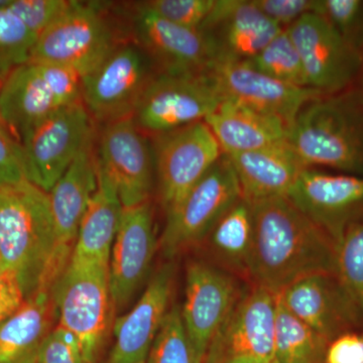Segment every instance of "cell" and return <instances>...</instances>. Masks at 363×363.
<instances>
[{
	"mask_svg": "<svg viewBox=\"0 0 363 363\" xmlns=\"http://www.w3.org/2000/svg\"><path fill=\"white\" fill-rule=\"evenodd\" d=\"M123 210L116 184L97 157L96 189L79 226L72 255L109 262Z\"/></svg>",
	"mask_w": 363,
	"mask_h": 363,
	"instance_id": "obj_27",
	"label": "cell"
},
{
	"mask_svg": "<svg viewBox=\"0 0 363 363\" xmlns=\"http://www.w3.org/2000/svg\"><path fill=\"white\" fill-rule=\"evenodd\" d=\"M222 100L209 72L157 73L143 93L133 119L143 133L160 135L205 121Z\"/></svg>",
	"mask_w": 363,
	"mask_h": 363,
	"instance_id": "obj_8",
	"label": "cell"
},
{
	"mask_svg": "<svg viewBox=\"0 0 363 363\" xmlns=\"http://www.w3.org/2000/svg\"><path fill=\"white\" fill-rule=\"evenodd\" d=\"M57 247L49 193L28 180L0 184V269L18 274L26 298L52 290L65 271Z\"/></svg>",
	"mask_w": 363,
	"mask_h": 363,
	"instance_id": "obj_2",
	"label": "cell"
},
{
	"mask_svg": "<svg viewBox=\"0 0 363 363\" xmlns=\"http://www.w3.org/2000/svg\"><path fill=\"white\" fill-rule=\"evenodd\" d=\"M26 300L20 277L13 269H0V323L13 314Z\"/></svg>",
	"mask_w": 363,
	"mask_h": 363,
	"instance_id": "obj_42",
	"label": "cell"
},
{
	"mask_svg": "<svg viewBox=\"0 0 363 363\" xmlns=\"http://www.w3.org/2000/svg\"><path fill=\"white\" fill-rule=\"evenodd\" d=\"M199 30L211 43L215 62H245L284 28L262 13L252 0H215Z\"/></svg>",
	"mask_w": 363,
	"mask_h": 363,
	"instance_id": "obj_20",
	"label": "cell"
},
{
	"mask_svg": "<svg viewBox=\"0 0 363 363\" xmlns=\"http://www.w3.org/2000/svg\"><path fill=\"white\" fill-rule=\"evenodd\" d=\"M11 0H0V9H4V7L9 6V4H11Z\"/></svg>",
	"mask_w": 363,
	"mask_h": 363,
	"instance_id": "obj_45",
	"label": "cell"
},
{
	"mask_svg": "<svg viewBox=\"0 0 363 363\" xmlns=\"http://www.w3.org/2000/svg\"><path fill=\"white\" fill-rule=\"evenodd\" d=\"M286 197L337 245L346 228L363 217V176L305 168Z\"/></svg>",
	"mask_w": 363,
	"mask_h": 363,
	"instance_id": "obj_14",
	"label": "cell"
},
{
	"mask_svg": "<svg viewBox=\"0 0 363 363\" xmlns=\"http://www.w3.org/2000/svg\"><path fill=\"white\" fill-rule=\"evenodd\" d=\"M253 4L283 28L307 13H314L316 0H252Z\"/></svg>",
	"mask_w": 363,
	"mask_h": 363,
	"instance_id": "obj_40",
	"label": "cell"
},
{
	"mask_svg": "<svg viewBox=\"0 0 363 363\" xmlns=\"http://www.w3.org/2000/svg\"><path fill=\"white\" fill-rule=\"evenodd\" d=\"M208 72L223 99L274 117L285 123L289 130L306 105L324 96L312 88L286 84L269 77L245 62H215Z\"/></svg>",
	"mask_w": 363,
	"mask_h": 363,
	"instance_id": "obj_15",
	"label": "cell"
},
{
	"mask_svg": "<svg viewBox=\"0 0 363 363\" xmlns=\"http://www.w3.org/2000/svg\"><path fill=\"white\" fill-rule=\"evenodd\" d=\"M288 143L305 168L363 176V94L357 86L306 105Z\"/></svg>",
	"mask_w": 363,
	"mask_h": 363,
	"instance_id": "obj_3",
	"label": "cell"
},
{
	"mask_svg": "<svg viewBox=\"0 0 363 363\" xmlns=\"http://www.w3.org/2000/svg\"><path fill=\"white\" fill-rule=\"evenodd\" d=\"M215 0H150L140 6L164 20L189 28H200Z\"/></svg>",
	"mask_w": 363,
	"mask_h": 363,
	"instance_id": "obj_35",
	"label": "cell"
},
{
	"mask_svg": "<svg viewBox=\"0 0 363 363\" xmlns=\"http://www.w3.org/2000/svg\"><path fill=\"white\" fill-rule=\"evenodd\" d=\"M314 13L328 21L362 55L363 0H316Z\"/></svg>",
	"mask_w": 363,
	"mask_h": 363,
	"instance_id": "obj_34",
	"label": "cell"
},
{
	"mask_svg": "<svg viewBox=\"0 0 363 363\" xmlns=\"http://www.w3.org/2000/svg\"><path fill=\"white\" fill-rule=\"evenodd\" d=\"M121 43L99 4L74 1L38 37L28 62L66 66L82 78Z\"/></svg>",
	"mask_w": 363,
	"mask_h": 363,
	"instance_id": "obj_5",
	"label": "cell"
},
{
	"mask_svg": "<svg viewBox=\"0 0 363 363\" xmlns=\"http://www.w3.org/2000/svg\"><path fill=\"white\" fill-rule=\"evenodd\" d=\"M145 363H204L189 337L179 306L169 310Z\"/></svg>",
	"mask_w": 363,
	"mask_h": 363,
	"instance_id": "obj_32",
	"label": "cell"
},
{
	"mask_svg": "<svg viewBox=\"0 0 363 363\" xmlns=\"http://www.w3.org/2000/svg\"><path fill=\"white\" fill-rule=\"evenodd\" d=\"M324 363H363V332H346L331 340Z\"/></svg>",
	"mask_w": 363,
	"mask_h": 363,
	"instance_id": "obj_41",
	"label": "cell"
},
{
	"mask_svg": "<svg viewBox=\"0 0 363 363\" xmlns=\"http://www.w3.org/2000/svg\"><path fill=\"white\" fill-rule=\"evenodd\" d=\"M329 341L283 305L277 294L274 322L276 363H324Z\"/></svg>",
	"mask_w": 363,
	"mask_h": 363,
	"instance_id": "obj_28",
	"label": "cell"
},
{
	"mask_svg": "<svg viewBox=\"0 0 363 363\" xmlns=\"http://www.w3.org/2000/svg\"><path fill=\"white\" fill-rule=\"evenodd\" d=\"M38 35L6 7L0 9V76L30 60Z\"/></svg>",
	"mask_w": 363,
	"mask_h": 363,
	"instance_id": "obj_33",
	"label": "cell"
},
{
	"mask_svg": "<svg viewBox=\"0 0 363 363\" xmlns=\"http://www.w3.org/2000/svg\"><path fill=\"white\" fill-rule=\"evenodd\" d=\"M93 142L94 133L49 192L58 240L56 262L62 266L70 262L79 226L96 189L97 155Z\"/></svg>",
	"mask_w": 363,
	"mask_h": 363,
	"instance_id": "obj_21",
	"label": "cell"
},
{
	"mask_svg": "<svg viewBox=\"0 0 363 363\" xmlns=\"http://www.w3.org/2000/svg\"><path fill=\"white\" fill-rule=\"evenodd\" d=\"M205 123L225 156L252 152L288 140L289 128L279 119L223 99Z\"/></svg>",
	"mask_w": 363,
	"mask_h": 363,
	"instance_id": "obj_24",
	"label": "cell"
},
{
	"mask_svg": "<svg viewBox=\"0 0 363 363\" xmlns=\"http://www.w3.org/2000/svg\"><path fill=\"white\" fill-rule=\"evenodd\" d=\"M28 180L23 147L6 125L0 123V184Z\"/></svg>",
	"mask_w": 363,
	"mask_h": 363,
	"instance_id": "obj_39",
	"label": "cell"
},
{
	"mask_svg": "<svg viewBox=\"0 0 363 363\" xmlns=\"http://www.w3.org/2000/svg\"><path fill=\"white\" fill-rule=\"evenodd\" d=\"M97 157L116 184L124 208L149 202L154 175L152 145L133 116L104 124Z\"/></svg>",
	"mask_w": 363,
	"mask_h": 363,
	"instance_id": "obj_16",
	"label": "cell"
},
{
	"mask_svg": "<svg viewBox=\"0 0 363 363\" xmlns=\"http://www.w3.org/2000/svg\"><path fill=\"white\" fill-rule=\"evenodd\" d=\"M226 157L238 177L242 197L250 202L288 196L305 169L288 140Z\"/></svg>",
	"mask_w": 363,
	"mask_h": 363,
	"instance_id": "obj_23",
	"label": "cell"
},
{
	"mask_svg": "<svg viewBox=\"0 0 363 363\" xmlns=\"http://www.w3.org/2000/svg\"><path fill=\"white\" fill-rule=\"evenodd\" d=\"M59 108L37 64L26 62L7 74L0 95V112L18 142Z\"/></svg>",
	"mask_w": 363,
	"mask_h": 363,
	"instance_id": "obj_25",
	"label": "cell"
},
{
	"mask_svg": "<svg viewBox=\"0 0 363 363\" xmlns=\"http://www.w3.org/2000/svg\"><path fill=\"white\" fill-rule=\"evenodd\" d=\"M277 294L294 316L329 342L363 325L357 306L335 274H310Z\"/></svg>",
	"mask_w": 363,
	"mask_h": 363,
	"instance_id": "obj_17",
	"label": "cell"
},
{
	"mask_svg": "<svg viewBox=\"0 0 363 363\" xmlns=\"http://www.w3.org/2000/svg\"><path fill=\"white\" fill-rule=\"evenodd\" d=\"M145 362H140V363H145Z\"/></svg>",
	"mask_w": 363,
	"mask_h": 363,
	"instance_id": "obj_46",
	"label": "cell"
},
{
	"mask_svg": "<svg viewBox=\"0 0 363 363\" xmlns=\"http://www.w3.org/2000/svg\"><path fill=\"white\" fill-rule=\"evenodd\" d=\"M277 293L255 286L240 300L215 334L204 363H276Z\"/></svg>",
	"mask_w": 363,
	"mask_h": 363,
	"instance_id": "obj_12",
	"label": "cell"
},
{
	"mask_svg": "<svg viewBox=\"0 0 363 363\" xmlns=\"http://www.w3.org/2000/svg\"><path fill=\"white\" fill-rule=\"evenodd\" d=\"M93 133L82 101L55 111L21 140L28 180L49 193Z\"/></svg>",
	"mask_w": 363,
	"mask_h": 363,
	"instance_id": "obj_11",
	"label": "cell"
},
{
	"mask_svg": "<svg viewBox=\"0 0 363 363\" xmlns=\"http://www.w3.org/2000/svg\"><path fill=\"white\" fill-rule=\"evenodd\" d=\"M152 136L160 197L168 212L206 175L223 154L204 121Z\"/></svg>",
	"mask_w": 363,
	"mask_h": 363,
	"instance_id": "obj_9",
	"label": "cell"
},
{
	"mask_svg": "<svg viewBox=\"0 0 363 363\" xmlns=\"http://www.w3.org/2000/svg\"><path fill=\"white\" fill-rule=\"evenodd\" d=\"M58 318L52 290L26 298L0 323V363H35L43 341Z\"/></svg>",
	"mask_w": 363,
	"mask_h": 363,
	"instance_id": "obj_26",
	"label": "cell"
},
{
	"mask_svg": "<svg viewBox=\"0 0 363 363\" xmlns=\"http://www.w3.org/2000/svg\"><path fill=\"white\" fill-rule=\"evenodd\" d=\"M242 198L238 177L225 155L167 212L161 247L167 257L203 240Z\"/></svg>",
	"mask_w": 363,
	"mask_h": 363,
	"instance_id": "obj_7",
	"label": "cell"
},
{
	"mask_svg": "<svg viewBox=\"0 0 363 363\" xmlns=\"http://www.w3.org/2000/svg\"><path fill=\"white\" fill-rule=\"evenodd\" d=\"M245 63L281 82L308 87L302 61L286 28Z\"/></svg>",
	"mask_w": 363,
	"mask_h": 363,
	"instance_id": "obj_30",
	"label": "cell"
},
{
	"mask_svg": "<svg viewBox=\"0 0 363 363\" xmlns=\"http://www.w3.org/2000/svg\"><path fill=\"white\" fill-rule=\"evenodd\" d=\"M357 87L363 94V51L362 52V68H360L359 77H358Z\"/></svg>",
	"mask_w": 363,
	"mask_h": 363,
	"instance_id": "obj_43",
	"label": "cell"
},
{
	"mask_svg": "<svg viewBox=\"0 0 363 363\" xmlns=\"http://www.w3.org/2000/svg\"><path fill=\"white\" fill-rule=\"evenodd\" d=\"M133 42L149 57L157 73H207L215 62L211 43L199 28L164 20L136 6L130 21Z\"/></svg>",
	"mask_w": 363,
	"mask_h": 363,
	"instance_id": "obj_13",
	"label": "cell"
},
{
	"mask_svg": "<svg viewBox=\"0 0 363 363\" xmlns=\"http://www.w3.org/2000/svg\"><path fill=\"white\" fill-rule=\"evenodd\" d=\"M52 296L58 325L77 338L86 362L96 363L114 311L109 262L72 255L52 288Z\"/></svg>",
	"mask_w": 363,
	"mask_h": 363,
	"instance_id": "obj_4",
	"label": "cell"
},
{
	"mask_svg": "<svg viewBox=\"0 0 363 363\" xmlns=\"http://www.w3.org/2000/svg\"><path fill=\"white\" fill-rule=\"evenodd\" d=\"M157 74L138 45H117L94 70L81 79V98L91 118L102 124L133 116L150 81Z\"/></svg>",
	"mask_w": 363,
	"mask_h": 363,
	"instance_id": "obj_6",
	"label": "cell"
},
{
	"mask_svg": "<svg viewBox=\"0 0 363 363\" xmlns=\"http://www.w3.org/2000/svg\"><path fill=\"white\" fill-rule=\"evenodd\" d=\"M286 30L302 61L308 87L329 96L357 86L362 55L328 21L307 13Z\"/></svg>",
	"mask_w": 363,
	"mask_h": 363,
	"instance_id": "obj_10",
	"label": "cell"
},
{
	"mask_svg": "<svg viewBox=\"0 0 363 363\" xmlns=\"http://www.w3.org/2000/svg\"><path fill=\"white\" fill-rule=\"evenodd\" d=\"M240 297L238 284L226 272L203 262L189 264L182 318L204 362L212 339Z\"/></svg>",
	"mask_w": 363,
	"mask_h": 363,
	"instance_id": "obj_18",
	"label": "cell"
},
{
	"mask_svg": "<svg viewBox=\"0 0 363 363\" xmlns=\"http://www.w3.org/2000/svg\"><path fill=\"white\" fill-rule=\"evenodd\" d=\"M35 363H88L77 338L57 325L40 345Z\"/></svg>",
	"mask_w": 363,
	"mask_h": 363,
	"instance_id": "obj_37",
	"label": "cell"
},
{
	"mask_svg": "<svg viewBox=\"0 0 363 363\" xmlns=\"http://www.w3.org/2000/svg\"><path fill=\"white\" fill-rule=\"evenodd\" d=\"M150 201L124 208L109 259V281L114 311L133 297L150 271L156 252Z\"/></svg>",
	"mask_w": 363,
	"mask_h": 363,
	"instance_id": "obj_19",
	"label": "cell"
},
{
	"mask_svg": "<svg viewBox=\"0 0 363 363\" xmlns=\"http://www.w3.org/2000/svg\"><path fill=\"white\" fill-rule=\"evenodd\" d=\"M71 0H11L7 9L38 37L72 6Z\"/></svg>",
	"mask_w": 363,
	"mask_h": 363,
	"instance_id": "obj_36",
	"label": "cell"
},
{
	"mask_svg": "<svg viewBox=\"0 0 363 363\" xmlns=\"http://www.w3.org/2000/svg\"><path fill=\"white\" fill-rule=\"evenodd\" d=\"M173 284L174 267L167 264L155 274L135 307L116 320V340L107 363L145 362L168 314Z\"/></svg>",
	"mask_w": 363,
	"mask_h": 363,
	"instance_id": "obj_22",
	"label": "cell"
},
{
	"mask_svg": "<svg viewBox=\"0 0 363 363\" xmlns=\"http://www.w3.org/2000/svg\"><path fill=\"white\" fill-rule=\"evenodd\" d=\"M252 203L253 242L247 272L274 293L310 274H335L336 242L286 196Z\"/></svg>",
	"mask_w": 363,
	"mask_h": 363,
	"instance_id": "obj_1",
	"label": "cell"
},
{
	"mask_svg": "<svg viewBox=\"0 0 363 363\" xmlns=\"http://www.w3.org/2000/svg\"><path fill=\"white\" fill-rule=\"evenodd\" d=\"M210 233L217 255L230 266L247 271L253 242L252 203L241 198L222 216Z\"/></svg>",
	"mask_w": 363,
	"mask_h": 363,
	"instance_id": "obj_29",
	"label": "cell"
},
{
	"mask_svg": "<svg viewBox=\"0 0 363 363\" xmlns=\"http://www.w3.org/2000/svg\"><path fill=\"white\" fill-rule=\"evenodd\" d=\"M335 274L363 321V217L346 228L336 245Z\"/></svg>",
	"mask_w": 363,
	"mask_h": 363,
	"instance_id": "obj_31",
	"label": "cell"
},
{
	"mask_svg": "<svg viewBox=\"0 0 363 363\" xmlns=\"http://www.w3.org/2000/svg\"><path fill=\"white\" fill-rule=\"evenodd\" d=\"M4 79L6 78L1 77V76H0V95H1L2 87H4ZM0 123L4 124V125H6L4 119H2L1 112H0Z\"/></svg>",
	"mask_w": 363,
	"mask_h": 363,
	"instance_id": "obj_44",
	"label": "cell"
},
{
	"mask_svg": "<svg viewBox=\"0 0 363 363\" xmlns=\"http://www.w3.org/2000/svg\"><path fill=\"white\" fill-rule=\"evenodd\" d=\"M59 107L82 101L81 76L73 69L57 64L35 63Z\"/></svg>",
	"mask_w": 363,
	"mask_h": 363,
	"instance_id": "obj_38",
	"label": "cell"
}]
</instances>
